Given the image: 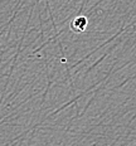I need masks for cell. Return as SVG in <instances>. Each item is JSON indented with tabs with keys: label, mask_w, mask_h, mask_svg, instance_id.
Segmentation results:
<instances>
[{
	"label": "cell",
	"mask_w": 136,
	"mask_h": 146,
	"mask_svg": "<svg viewBox=\"0 0 136 146\" xmlns=\"http://www.w3.org/2000/svg\"><path fill=\"white\" fill-rule=\"evenodd\" d=\"M87 25H88V19H87L84 15H78V17H76L74 19L72 20L71 29L73 30L74 33H77V34H81V33H83L84 30H86Z\"/></svg>",
	"instance_id": "obj_1"
}]
</instances>
